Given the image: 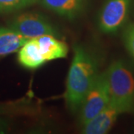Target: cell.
Here are the masks:
<instances>
[{
  "instance_id": "obj_3",
  "label": "cell",
  "mask_w": 134,
  "mask_h": 134,
  "mask_svg": "<svg viewBox=\"0 0 134 134\" xmlns=\"http://www.w3.org/2000/svg\"><path fill=\"white\" fill-rule=\"evenodd\" d=\"M110 103L108 83L106 71L98 73L89 89L79 110L81 126L93 119Z\"/></svg>"
},
{
  "instance_id": "obj_2",
  "label": "cell",
  "mask_w": 134,
  "mask_h": 134,
  "mask_svg": "<svg viewBox=\"0 0 134 134\" xmlns=\"http://www.w3.org/2000/svg\"><path fill=\"white\" fill-rule=\"evenodd\" d=\"M110 103L120 113L134 110V72L123 60H116L106 70Z\"/></svg>"
},
{
  "instance_id": "obj_5",
  "label": "cell",
  "mask_w": 134,
  "mask_h": 134,
  "mask_svg": "<svg viewBox=\"0 0 134 134\" xmlns=\"http://www.w3.org/2000/svg\"><path fill=\"white\" fill-rule=\"evenodd\" d=\"M132 0H107L98 16V27L106 34L118 31L127 22Z\"/></svg>"
},
{
  "instance_id": "obj_6",
  "label": "cell",
  "mask_w": 134,
  "mask_h": 134,
  "mask_svg": "<svg viewBox=\"0 0 134 134\" xmlns=\"http://www.w3.org/2000/svg\"><path fill=\"white\" fill-rule=\"evenodd\" d=\"M121 114L119 110L109 103L104 110L93 119L82 126V133L85 134L107 133L114 125Z\"/></svg>"
},
{
  "instance_id": "obj_12",
  "label": "cell",
  "mask_w": 134,
  "mask_h": 134,
  "mask_svg": "<svg viewBox=\"0 0 134 134\" xmlns=\"http://www.w3.org/2000/svg\"><path fill=\"white\" fill-rule=\"evenodd\" d=\"M124 43L130 55L134 58V23L129 25L125 29Z\"/></svg>"
},
{
  "instance_id": "obj_13",
  "label": "cell",
  "mask_w": 134,
  "mask_h": 134,
  "mask_svg": "<svg viewBox=\"0 0 134 134\" xmlns=\"http://www.w3.org/2000/svg\"><path fill=\"white\" fill-rule=\"evenodd\" d=\"M8 129V123L6 120L0 118V134L5 133Z\"/></svg>"
},
{
  "instance_id": "obj_9",
  "label": "cell",
  "mask_w": 134,
  "mask_h": 134,
  "mask_svg": "<svg viewBox=\"0 0 134 134\" xmlns=\"http://www.w3.org/2000/svg\"><path fill=\"white\" fill-rule=\"evenodd\" d=\"M46 61L64 58L68 54L66 43L60 41L52 35H44L36 38Z\"/></svg>"
},
{
  "instance_id": "obj_14",
  "label": "cell",
  "mask_w": 134,
  "mask_h": 134,
  "mask_svg": "<svg viewBox=\"0 0 134 134\" xmlns=\"http://www.w3.org/2000/svg\"><path fill=\"white\" fill-rule=\"evenodd\" d=\"M0 112H1V108H0Z\"/></svg>"
},
{
  "instance_id": "obj_8",
  "label": "cell",
  "mask_w": 134,
  "mask_h": 134,
  "mask_svg": "<svg viewBox=\"0 0 134 134\" xmlns=\"http://www.w3.org/2000/svg\"><path fill=\"white\" fill-rule=\"evenodd\" d=\"M18 61L25 68L37 69L46 62L36 39L28 40L19 49Z\"/></svg>"
},
{
  "instance_id": "obj_10",
  "label": "cell",
  "mask_w": 134,
  "mask_h": 134,
  "mask_svg": "<svg viewBox=\"0 0 134 134\" xmlns=\"http://www.w3.org/2000/svg\"><path fill=\"white\" fill-rule=\"evenodd\" d=\"M29 39L10 27H0V58L16 52Z\"/></svg>"
},
{
  "instance_id": "obj_1",
  "label": "cell",
  "mask_w": 134,
  "mask_h": 134,
  "mask_svg": "<svg viewBox=\"0 0 134 134\" xmlns=\"http://www.w3.org/2000/svg\"><path fill=\"white\" fill-rule=\"evenodd\" d=\"M98 74V60L95 54L81 44H75L64 95L66 107L70 112L78 113Z\"/></svg>"
},
{
  "instance_id": "obj_4",
  "label": "cell",
  "mask_w": 134,
  "mask_h": 134,
  "mask_svg": "<svg viewBox=\"0 0 134 134\" xmlns=\"http://www.w3.org/2000/svg\"><path fill=\"white\" fill-rule=\"evenodd\" d=\"M8 26L29 40L44 35L59 36L58 29L43 15L36 13L17 15L10 21Z\"/></svg>"
},
{
  "instance_id": "obj_7",
  "label": "cell",
  "mask_w": 134,
  "mask_h": 134,
  "mask_svg": "<svg viewBox=\"0 0 134 134\" xmlns=\"http://www.w3.org/2000/svg\"><path fill=\"white\" fill-rule=\"evenodd\" d=\"M42 5L53 12L69 19H75L81 14L85 0H41Z\"/></svg>"
},
{
  "instance_id": "obj_11",
  "label": "cell",
  "mask_w": 134,
  "mask_h": 134,
  "mask_svg": "<svg viewBox=\"0 0 134 134\" xmlns=\"http://www.w3.org/2000/svg\"><path fill=\"white\" fill-rule=\"evenodd\" d=\"M37 0H0V12H11L34 5Z\"/></svg>"
}]
</instances>
